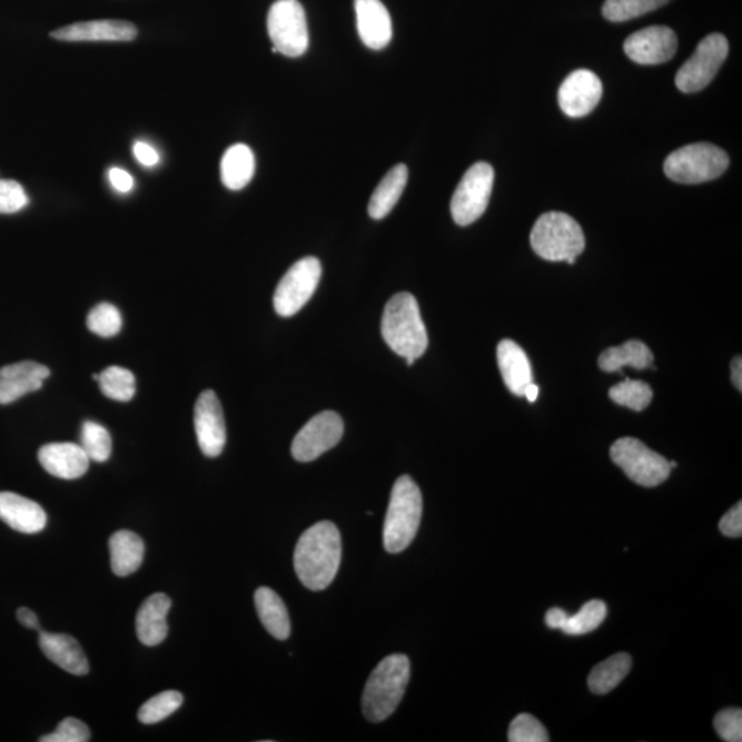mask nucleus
<instances>
[{
	"label": "nucleus",
	"mask_w": 742,
	"mask_h": 742,
	"mask_svg": "<svg viewBox=\"0 0 742 742\" xmlns=\"http://www.w3.org/2000/svg\"><path fill=\"white\" fill-rule=\"evenodd\" d=\"M342 563L340 531L330 522H320L300 536L294 564L304 587L323 592L335 581Z\"/></svg>",
	"instance_id": "f257e3e1"
},
{
	"label": "nucleus",
	"mask_w": 742,
	"mask_h": 742,
	"mask_svg": "<svg viewBox=\"0 0 742 742\" xmlns=\"http://www.w3.org/2000/svg\"><path fill=\"white\" fill-rule=\"evenodd\" d=\"M382 335L388 347L402 358L418 359L428 348V333L421 317L416 297L400 291L384 308Z\"/></svg>",
	"instance_id": "f03ea898"
},
{
	"label": "nucleus",
	"mask_w": 742,
	"mask_h": 742,
	"mask_svg": "<svg viewBox=\"0 0 742 742\" xmlns=\"http://www.w3.org/2000/svg\"><path fill=\"white\" fill-rule=\"evenodd\" d=\"M410 681V662L405 654H390L379 662L367 681L362 710L367 721L378 723L387 720L405 696Z\"/></svg>",
	"instance_id": "7ed1b4c3"
},
{
	"label": "nucleus",
	"mask_w": 742,
	"mask_h": 742,
	"mask_svg": "<svg viewBox=\"0 0 742 742\" xmlns=\"http://www.w3.org/2000/svg\"><path fill=\"white\" fill-rule=\"evenodd\" d=\"M423 517V495L410 476H400L390 493L387 517L384 522V547L388 553H400L412 545Z\"/></svg>",
	"instance_id": "20e7f679"
},
{
	"label": "nucleus",
	"mask_w": 742,
	"mask_h": 742,
	"mask_svg": "<svg viewBox=\"0 0 742 742\" xmlns=\"http://www.w3.org/2000/svg\"><path fill=\"white\" fill-rule=\"evenodd\" d=\"M531 245L542 259L566 261L583 253L586 239L581 225L570 215L547 212L536 220L531 231Z\"/></svg>",
	"instance_id": "39448f33"
},
{
	"label": "nucleus",
	"mask_w": 742,
	"mask_h": 742,
	"mask_svg": "<svg viewBox=\"0 0 742 742\" xmlns=\"http://www.w3.org/2000/svg\"><path fill=\"white\" fill-rule=\"evenodd\" d=\"M726 151L712 144H692L673 151L664 161L667 178L682 185H699L722 177L729 168Z\"/></svg>",
	"instance_id": "423d86ee"
},
{
	"label": "nucleus",
	"mask_w": 742,
	"mask_h": 742,
	"mask_svg": "<svg viewBox=\"0 0 742 742\" xmlns=\"http://www.w3.org/2000/svg\"><path fill=\"white\" fill-rule=\"evenodd\" d=\"M267 29L274 44L273 52L297 58L307 51V19L299 0H277L268 11Z\"/></svg>",
	"instance_id": "0eeeda50"
},
{
	"label": "nucleus",
	"mask_w": 742,
	"mask_h": 742,
	"mask_svg": "<svg viewBox=\"0 0 742 742\" xmlns=\"http://www.w3.org/2000/svg\"><path fill=\"white\" fill-rule=\"evenodd\" d=\"M611 458L642 487H657L667 481L671 473L667 459L634 437H622L613 443Z\"/></svg>",
	"instance_id": "6e6552de"
},
{
	"label": "nucleus",
	"mask_w": 742,
	"mask_h": 742,
	"mask_svg": "<svg viewBox=\"0 0 742 742\" xmlns=\"http://www.w3.org/2000/svg\"><path fill=\"white\" fill-rule=\"evenodd\" d=\"M495 172L488 162H476L467 169L455 190L452 200V215L455 224L469 226L475 224L488 207L493 192Z\"/></svg>",
	"instance_id": "1a4fd4ad"
},
{
	"label": "nucleus",
	"mask_w": 742,
	"mask_h": 742,
	"mask_svg": "<svg viewBox=\"0 0 742 742\" xmlns=\"http://www.w3.org/2000/svg\"><path fill=\"white\" fill-rule=\"evenodd\" d=\"M323 266L317 257L308 256L296 261L285 274L274 294V308L279 317H294L311 299L317 290Z\"/></svg>",
	"instance_id": "9d476101"
},
{
	"label": "nucleus",
	"mask_w": 742,
	"mask_h": 742,
	"mask_svg": "<svg viewBox=\"0 0 742 742\" xmlns=\"http://www.w3.org/2000/svg\"><path fill=\"white\" fill-rule=\"evenodd\" d=\"M728 56V39L722 33L709 34L676 73L677 90L686 93L704 90L715 79Z\"/></svg>",
	"instance_id": "9b49d317"
},
{
	"label": "nucleus",
	"mask_w": 742,
	"mask_h": 742,
	"mask_svg": "<svg viewBox=\"0 0 742 742\" xmlns=\"http://www.w3.org/2000/svg\"><path fill=\"white\" fill-rule=\"evenodd\" d=\"M343 418L335 412L317 414L303 426L291 443V455L299 463H311L340 443Z\"/></svg>",
	"instance_id": "f8f14e48"
},
{
	"label": "nucleus",
	"mask_w": 742,
	"mask_h": 742,
	"mask_svg": "<svg viewBox=\"0 0 742 742\" xmlns=\"http://www.w3.org/2000/svg\"><path fill=\"white\" fill-rule=\"evenodd\" d=\"M198 446L209 458L219 457L227 441L224 408L214 390H204L195 407Z\"/></svg>",
	"instance_id": "ddd939ff"
},
{
	"label": "nucleus",
	"mask_w": 742,
	"mask_h": 742,
	"mask_svg": "<svg viewBox=\"0 0 742 742\" xmlns=\"http://www.w3.org/2000/svg\"><path fill=\"white\" fill-rule=\"evenodd\" d=\"M676 49V33L664 26L641 29L624 42L626 56L640 66H659L667 62L675 56Z\"/></svg>",
	"instance_id": "4468645a"
},
{
	"label": "nucleus",
	"mask_w": 742,
	"mask_h": 742,
	"mask_svg": "<svg viewBox=\"0 0 742 742\" xmlns=\"http://www.w3.org/2000/svg\"><path fill=\"white\" fill-rule=\"evenodd\" d=\"M603 98V83L592 70L580 69L563 81L558 90L561 110L570 117L592 113Z\"/></svg>",
	"instance_id": "2eb2a0df"
},
{
	"label": "nucleus",
	"mask_w": 742,
	"mask_h": 742,
	"mask_svg": "<svg viewBox=\"0 0 742 742\" xmlns=\"http://www.w3.org/2000/svg\"><path fill=\"white\" fill-rule=\"evenodd\" d=\"M138 29L133 23L120 20H96L72 23L51 32L61 42H132Z\"/></svg>",
	"instance_id": "dca6fc26"
},
{
	"label": "nucleus",
	"mask_w": 742,
	"mask_h": 742,
	"mask_svg": "<svg viewBox=\"0 0 742 742\" xmlns=\"http://www.w3.org/2000/svg\"><path fill=\"white\" fill-rule=\"evenodd\" d=\"M49 376V367L32 360L2 367L0 369V405H10L20 397L39 390Z\"/></svg>",
	"instance_id": "f3484780"
},
{
	"label": "nucleus",
	"mask_w": 742,
	"mask_h": 742,
	"mask_svg": "<svg viewBox=\"0 0 742 742\" xmlns=\"http://www.w3.org/2000/svg\"><path fill=\"white\" fill-rule=\"evenodd\" d=\"M39 463L50 475L75 481L89 471L90 458L85 449L75 443H50L39 449Z\"/></svg>",
	"instance_id": "a211bd4d"
},
{
	"label": "nucleus",
	"mask_w": 742,
	"mask_h": 742,
	"mask_svg": "<svg viewBox=\"0 0 742 742\" xmlns=\"http://www.w3.org/2000/svg\"><path fill=\"white\" fill-rule=\"evenodd\" d=\"M356 22L362 42L383 50L393 39V21L382 0H355Z\"/></svg>",
	"instance_id": "6ab92c4d"
},
{
	"label": "nucleus",
	"mask_w": 742,
	"mask_h": 742,
	"mask_svg": "<svg viewBox=\"0 0 742 742\" xmlns=\"http://www.w3.org/2000/svg\"><path fill=\"white\" fill-rule=\"evenodd\" d=\"M0 520L22 534H38L47 524L43 507L14 493H0Z\"/></svg>",
	"instance_id": "aec40b11"
},
{
	"label": "nucleus",
	"mask_w": 742,
	"mask_h": 742,
	"mask_svg": "<svg viewBox=\"0 0 742 742\" xmlns=\"http://www.w3.org/2000/svg\"><path fill=\"white\" fill-rule=\"evenodd\" d=\"M40 650L50 662L72 675H87L90 671L83 647L68 634H52L40 631Z\"/></svg>",
	"instance_id": "412c9836"
},
{
	"label": "nucleus",
	"mask_w": 742,
	"mask_h": 742,
	"mask_svg": "<svg viewBox=\"0 0 742 742\" xmlns=\"http://www.w3.org/2000/svg\"><path fill=\"white\" fill-rule=\"evenodd\" d=\"M171 605V598L164 593L150 595L140 605L137 613V635L144 645L157 646L167 639V615Z\"/></svg>",
	"instance_id": "4be33fe9"
},
{
	"label": "nucleus",
	"mask_w": 742,
	"mask_h": 742,
	"mask_svg": "<svg viewBox=\"0 0 742 742\" xmlns=\"http://www.w3.org/2000/svg\"><path fill=\"white\" fill-rule=\"evenodd\" d=\"M498 366L507 389L513 395L524 396L525 389L534 383L533 369L527 354L518 344L512 340H502L496 349Z\"/></svg>",
	"instance_id": "5701e85b"
},
{
	"label": "nucleus",
	"mask_w": 742,
	"mask_h": 742,
	"mask_svg": "<svg viewBox=\"0 0 742 742\" xmlns=\"http://www.w3.org/2000/svg\"><path fill=\"white\" fill-rule=\"evenodd\" d=\"M110 565L117 576L133 574L142 565L145 543L131 531H117L109 541Z\"/></svg>",
	"instance_id": "b1692460"
},
{
	"label": "nucleus",
	"mask_w": 742,
	"mask_h": 742,
	"mask_svg": "<svg viewBox=\"0 0 742 742\" xmlns=\"http://www.w3.org/2000/svg\"><path fill=\"white\" fill-rule=\"evenodd\" d=\"M255 605L263 626L274 639L285 641L290 635V619L285 603L274 590L260 587L255 593Z\"/></svg>",
	"instance_id": "393cba45"
},
{
	"label": "nucleus",
	"mask_w": 742,
	"mask_h": 742,
	"mask_svg": "<svg viewBox=\"0 0 742 742\" xmlns=\"http://www.w3.org/2000/svg\"><path fill=\"white\" fill-rule=\"evenodd\" d=\"M256 161L249 146L237 144L226 150L220 164L221 182L227 189L237 191L248 186L255 175Z\"/></svg>",
	"instance_id": "a878e982"
},
{
	"label": "nucleus",
	"mask_w": 742,
	"mask_h": 742,
	"mask_svg": "<svg viewBox=\"0 0 742 742\" xmlns=\"http://www.w3.org/2000/svg\"><path fill=\"white\" fill-rule=\"evenodd\" d=\"M408 169L405 164H397L385 175L370 198L369 215L373 219L382 220L389 215L397 201L400 200L403 191L406 189Z\"/></svg>",
	"instance_id": "bb28decb"
},
{
	"label": "nucleus",
	"mask_w": 742,
	"mask_h": 742,
	"mask_svg": "<svg viewBox=\"0 0 742 742\" xmlns=\"http://www.w3.org/2000/svg\"><path fill=\"white\" fill-rule=\"evenodd\" d=\"M598 365L600 369L606 373L621 372L626 366L639 370L650 369L653 366V354L646 344L630 340L621 347L605 349L600 356Z\"/></svg>",
	"instance_id": "cd10ccee"
},
{
	"label": "nucleus",
	"mask_w": 742,
	"mask_h": 742,
	"mask_svg": "<svg viewBox=\"0 0 742 742\" xmlns=\"http://www.w3.org/2000/svg\"><path fill=\"white\" fill-rule=\"evenodd\" d=\"M633 660L627 653L613 654L603 663L595 665L588 675V687L595 694H607L621 685L630 673Z\"/></svg>",
	"instance_id": "c85d7f7f"
},
{
	"label": "nucleus",
	"mask_w": 742,
	"mask_h": 742,
	"mask_svg": "<svg viewBox=\"0 0 742 742\" xmlns=\"http://www.w3.org/2000/svg\"><path fill=\"white\" fill-rule=\"evenodd\" d=\"M97 379L102 394L117 402H130L136 395V376L125 367L110 366L92 376Z\"/></svg>",
	"instance_id": "c756f323"
},
{
	"label": "nucleus",
	"mask_w": 742,
	"mask_h": 742,
	"mask_svg": "<svg viewBox=\"0 0 742 742\" xmlns=\"http://www.w3.org/2000/svg\"><path fill=\"white\" fill-rule=\"evenodd\" d=\"M604 601L593 600L584 604L575 615H566L563 626L560 627L566 635L580 636L597 630L606 617Z\"/></svg>",
	"instance_id": "7c9ffc66"
},
{
	"label": "nucleus",
	"mask_w": 742,
	"mask_h": 742,
	"mask_svg": "<svg viewBox=\"0 0 742 742\" xmlns=\"http://www.w3.org/2000/svg\"><path fill=\"white\" fill-rule=\"evenodd\" d=\"M610 396L616 405L642 412L651 405L653 390L650 385L640 379L626 378L611 388Z\"/></svg>",
	"instance_id": "2f4dec72"
},
{
	"label": "nucleus",
	"mask_w": 742,
	"mask_h": 742,
	"mask_svg": "<svg viewBox=\"0 0 742 742\" xmlns=\"http://www.w3.org/2000/svg\"><path fill=\"white\" fill-rule=\"evenodd\" d=\"M80 446L93 463H105L112 454V437L105 426L86 421L81 428Z\"/></svg>",
	"instance_id": "473e14b6"
},
{
	"label": "nucleus",
	"mask_w": 742,
	"mask_h": 742,
	"mask_svg": "<svg viewBox=\"0 0 742 742\" xmlns=\"http://www.w3.org/2000/svg\"><path fill=\"white\" fill-rule=\"evenodd\" d=\"M669 2L671 0H606L603 14L612 22H624L651 13Z\"/></svg>",
	"instance_id": "72a5a7b5"
},
{
	"label": "nucleus",
	"mask_w": 742,
	"mask_h": 742,
	"mask_svg": "<svg viewBox=\"0 0 742 742\" xmlns=\"http://www.w3.org/2000/svg\"><path fill=\"white\" fill-rule=\"evenodd\" d=\"M182 704V693L177 691L159 693L140 706L138 720L144 724L159 723L167 720L168 716H171L174 712H177Z\"/></svg>",
	"instance_id": "f704fd0d"
},
{
	"label": "nucleus",
	"mask_w": 742,
	"mask_h": 742,
	"mask_svg": "<svg viewBox=\"0 0 742 742\" xmlns=\"http://www.w3.org/2000/svg\"><path fill=\"white\" fill-rule=\"evenodd\" d=\"M121 326L122 319L119 309L109 303L98 304L87 317V327L99 337H115L119 335Z\"/></svg>",
	"instance_id": "c9c22d12"
},
{
	"label": "nucleus",
	"mask_w": 742,
	"mask_h": 742,
	"mask_svg": "<svg viewBox=\"0 0 742 742\" xmlns=\"http://www.w3.org/2000/svg\"><path fill=\"white\" fill-rule=\"evenodd\" d=\"M551 740L543 724L530 714L514 718L509 728L511 742H547Z\"/></svg>",
	"instance_id": "e433bc0d"
},
{
	"label": "nucleus",
	"mask_w": 742,
	"mask_h": 742,
	"mask_svg": "<svg viewBox=\"0 0 742 742\" xmlns=\"http://www.w3.org/2000/svg\"><path fill=\"white\" fill-rule=\"evenodd\" d=\"M29 198L23 187L16 180L0 179V214L20 212L28 206Z\"/></svg>",
	"instance_id": "4c0bfd02"
},
{
	"label": "nucleus",
	"mask_w": 742,
	"mask_h": 742,
	"mask_svg": "<svg viewBox=\"0 0 742 742\" xmlns=\"http://www.w3.org/2000/svg\"><path fill=\"white\" fill-rule=\"evenodd\" d=\"M91 733L87 724L76 720V718H67L58 724L56 732L44 735L40 739L42 742H87L90 741Z\"/></svg>",
	"instance_id": "58836bf2"
},
{
	"label": "nucleus",
	"mask_w": 742,
	"mask_h": 742,
	"mask_svg": "<svg viewBox=\"0 0 742 742\" xmlns=\"http://www.w3.org/2000/svg\"><path fill=\"white\" fill-rule=\"evenodd\" d=\"M714 726L723 741H742V711L740 709L723 710L715 716Z\"/></svg>",
	"instance_id": "ea45409f"
},
{
	"label": "nucleus",
	"mask_w": 742,
	"mask_h": 742,
	"mask_svg": "<svg viewBox=\"0 0 742 742\" xmlns=\"http://www.w3.org/2000/svg\"><path fill=\"white\" fill-rule=\"evenodd\" d=\"M720 530L724 536L740 537L742 535V502L724 514L720 522Z\"/></svg>",
	"instance_id": "a19ab883"
},
{
	"label": "nucleus",
	"mask_w": 742,
	"mask_h": 742,
	"mask_svg": "<svg viewBox=\"0 0 742 742\" xmlns=\"http://www.w3.org/2000/svg\"><path fill=\"white\" fill-rule=\"evenodd\" d=\"M132 150L133 156L144 167H155L160 161L159 154L148 144L136 142Z\"/></svg>",
	"instance_id": "79ce46f5"
},
{
	"label": "nucleus",
	"mask_w": 742,
	"mask_h": 742,
	"mask_svg": "<svg viewBox=\"0 0 742 742\" xmlns=\"http://www.w3.org/2000/svg\"><path fill=\"white\" fill-rule=\"evenodd\" d=\"M109 180L117 191L130 192L132 190L133 179L125 169L110 168Z\"/></svg>",
	"instance_id": "37998d69"
},
{
	"label": "nucleus",
	"mask_w": 742,
	"mask_h": 742,
	"mask_svg": "<svg viewBox=\"0 0 742 742\" xmlns=\"http://www.w3.org/2000/svg\"><path fill=\"white\" fill-rule=\"evenodd\" d=\"M17 619H19V622L23 627L40 631L37 613L28 610V607H20V610L17 611Z\"/></svg>",
	"instance_id": "c03bdc74"
},
{
	"label": "nucleus",
	"mask_w": 742,
	"mask_h": 742,
	"mask_svg": "<svg viewBox=\"0 0 742 742\" xmlns=\"http://www.w3.org/2000/svg\"><path fill=\"white\" fill-rule=\"evenodd\" d=\"M566 615H568V613L561 610V607H552V610L546 613L547 626L554 630H560V627L563 626Z\"/></svg>",
	"instance_id": "a18cd8bd"
},
{
	"label": "nucleus",
	"mask_w": 742,
	"mask_h": 742,
	"mask_svg": "<svg viewBox=\"0 0 742 742\" xmlns=\"http://www.w3.org/2000/svg\"><path fill=\"white\" fill-rule=\"evenodd\" d=\"M732 382L734 387L742 390V360L741 356H735L732 362Z\"/></svg>",
	"instance_id": "49530a36"
},
{
	"label": "nucleus",
	"mask_w": 742,
	"mask_h": 742,
	"mask_svg": "<svg viewBox=\"0 0 742 742\" xmlns=\"http://www.w3.org/2000/svg\"><path fill=\"white\" fill-rule=\"evenodd\" d=\"M525 397H527V400L531 403H534L537 399V396H540V387H537L536 384H530L528 388L525 389Z\"/></svg>",
	"instance_id": "de8ad7c7"
},
{
	"label": "nucleus",
	"mask_w": 742,
	"mask_h": 742,
	"mask_svg": "<svg viewBox=\"0 0 742 742\" xmlns=\"http://www.w3.org/2000/svg\"><path fill=\"white\" fill-rule=\"evenodd\" d=\"M676 466H677V464L675 463V461H671V463H670L671 469H673V467H676Z\"/></svg>",
	"instance_id": "09e8293b"
}]
</instances>
